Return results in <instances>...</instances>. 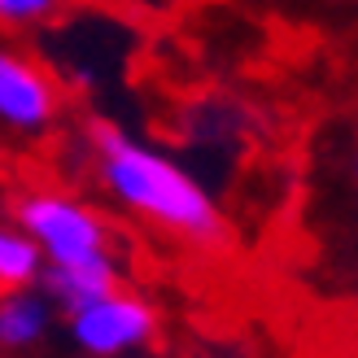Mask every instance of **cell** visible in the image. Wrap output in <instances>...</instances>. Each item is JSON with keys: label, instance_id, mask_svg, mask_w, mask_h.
<instances>
[{"label": "cell", "instance_id": "3957f363", "mask_svg": "<svg viewBox=\"0 0 358 358\" xmlns=\"http://www.w3.org/2000/svg\"><path fill=\"white\" fill-rule=\"evenodd\" d=\"M75 319V336L92 350V354H118L136 341H145L153 332V315L145 301L136 297H122V293H110L92 301V306H83L70 315Z\"/></svg>", "mask_w": 358, "mask_h": 358}, {"label": "cell", "instance_id": "5b68a950", "mask_svg": "<svg viewBox=\"0 0 358 358\" xmlns=\"http://www.w3.org/2000/svg\"><path fill=\"white\" fill-rule=\"evenodd\" d=\"M48 293L57 297L70 315H75V310H83V306H92V301L118 293L114 266H110V258H105V254L83 258V262H52V271H48Z\"/></svg>", "mask_w": 358, "mask_h": 358}, {"label": "cell", "instance_id": "ba28073f", "mask_svg": "<svg viewBox=\"0 0 358 358\" xmlns=\"http://www.w3.org/2000/svg\"><path fill=\"white\" fill-rule=\"evenodd\" d=\"M62 9V0H0V27H31Z\"/></svg>", "mask_w": 358, "mask_h": 358}, {"label": "cell", "instance_id": "277c9868", "mask_svg": "<svg viewBox=\"0 0 358 358\" xmlns=\"http://www.w3.org/2000/svg\"><path fill=\"white\" fill-rule=\"evenodd\" d=\"M57 114V87L40 66L0 48V118L22 131H40Z\"/></svg>", "mask_w": 358, "mask_h": 358}, {"label": "cell", "instance_id": "52a82bcc", "mask_svg": "<svg viewBox=\"0 0 358 358\" xmlns=\"http://www.w3.org/2000/svg\"><path fill=\"white\" fill-rule=\"evenodd\" d=\"M44 328V306L35 297H5L0 301V341L5 345H27Z\"/></svg>", "mask_w": 358, "mask_h": 358}, {"label": "cell", "instance_id": "7a4b0ae2", "mask_svg": "<svg viewBox=\"0 0 358 358\" xmlns=\"http://www.w3.org/2000/svg\"><path fill=\"white\" fill-rule=\"evenodd\" d=\"M17 219L31 236H40L52 262H83L105 254V227L96 223V214H87L66 196H27V201H17Z\"/></svg>", "mask_w": 358, "mask_h": 358}, {"label": "cell", "instance_id": "8992f818", "mask_svg": "<svg viewBox=\"0 0 358 358\" xmlns=\"http://www.w3.org/2000/svg\"><path fill=\"white\" fill-rule=\"evenodd\" d=\"M35 271H40L35 245L13 236V231H0V297H13L22 284L35 280Z\"/></svg>", "mask_w": 358, "mask_h": 358}, {"label": "cell", "instance_id": "6da1fadb", "mask_svg": "<svg viewBox=\"0 0 358 358\" xmlns=\"http://www.w3.org/2000/svg\"><path fill=\"white\" fill-rule=\"evenodd\" d=\"M92 145L101 157L105 184L127 206H136L140 214H149V219L166 223L175 231H184L192 241H219L223 236V223L214 214V206L206 201V192L179 166H171L166 157L131 145L110 122H92Z\"/></svg>", "mask_w": 358, "mask_h": 358}]
</instances>
